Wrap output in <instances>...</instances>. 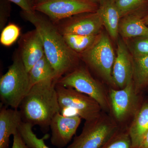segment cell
I'll return each instance as SVG.
<instances>
[{
    "mask_svg": "<svg viewBox=\"0 0 148 148\" xmlns=\"http://www.w3.org/2000/svg\"><path fill=\"white\" fill-rule=\"evenodd\" d=\"M119 130L112 120L101 115L93 120L86 121L82 132L67 148H101Z\"/></svg>",
    "mask_w": 148,
    "mask_h": 148,
    "instance_id": "obj_4",
    "label": "cell"
},
{
    "mask_svg": "<svg viewBox=\"0 0 148 148\" xmlns=\"http://www.w3.org/2000/svg\"><path fill=\"white\" fill-rule=\"evenodd\" d=\"M140 148H148V131L143 138Z\"/></svg>",
    "mask_w": 148,
    "mask_h": 148,
    "instance_id": "obj_29",
    "label": "cell"
},
{
    "mask_svg": "<svg viewBox=\"0 0 148 148\" xmlns=\"http://www.w3.org/2000/svg\"><path fill=\"white\" fill-rule=\"evenodd\" d=\"M56 88L61 111L73 109L86 121L93 120L101 116V106L91 97L73 88L56 84Z\"/></svg>",
    "mask_w": 148,
    "mask_h": 148,
    "instance_id": "obj_8",
    "label": "cell"
},
{
    "mask_svg": "<svg viewBox=\"0 0 148 148\" xmlns=\"http://www.w3.org/2000/svg\"><path fill=\"white\" fill-rule=\"evenodd\" d=\"M85 61L107 82L114 85L112 71L116 56L108 36L99 34L93 45L82 53Z\"/></svg>",
    "mask_w": 148,
    "mask_h": 148,
    "instance_id": "obj_6",
    "label": "cell"
},
{
    "mask_svg": "<svg viewBox=\"0 0 148 148\" xmlns=\"http://www.w3.org/2000/svg\"><path fill=\"white\" fill-rule=\"evenodd\" d=\"M34 1V3L35 2L37 1H39V0H33Z\"/></svg>",
    "mask_w": 148,
    "mask_h": 148,
    "instance_id": "obj_32",
    "label": "cell"
},
{
    "mask_svg": "<svg viewBox=\"0 0 148 148\" xmlns=\"http://www.w3.org/2000/svg\"><path fill=\"white\" fill-rule=\"evenodd\" d=\"M62 25L59 32L61 34H73L82 36L99 34L103 22L97 12L86 13L67 21Z\"/></svg>",
    "mask_w": 148,
    "mask_h": 148,
    "instance_id": "obj_12",
    "label": "cell"
},
{
    "mask_svg": "<svg viewBox=\"0 0 148 148\" xmlns=\"http://www.w3.org/2000/svg\"><path fill=\"white\" fill-rule=\"evenodd\" d=\"M28 73L32 87L48 79H58L55 70L45 55L34 65Z\"/></svg>",
    "mask_w": 148,
    "mask_h": 148,
    "instance_id": "obj_18",
    "label": "cell"
},
{
    "mask_svg": "<svg viewBox=\"0 0 148 148\" xmlns=\"http://www.w3.org/2000/svg\"><path fill=\"white\" fill-rule=\"evenodd\" d=\"M19 6L24 12L32 13L35 12L34 10V2L33 0H7Z\"/></svg>",
    "mask_w": 148,
    "mask_h": 148,
    "instance_id": "obj_27",
    "label": "cell"
},
{
    "mask_svg": "<svg viewBox=\"0 0 148 148\" xmlns=\"http://www.w3.org/2000/svg\"><path fill=\"white\" fill-rule=\"evenodd\" d=\"M12 148H29L22 140L18 131L13 135Z\"/></svg>",
    "mask_w": 148,
    "mask_h": 148,
    "instance_id": "obj_28",
    "label": "cell"
},
{
    "mask_svg": "<svg viewBox=\"0 0 148 148\" xmlns=\"http://www.w3.org/2000/svg\"><path fill=\"white\" fill-rule=\"evenodd\" d=\"M33 127L32 124L23 121L18 127V132L27 147L29 148H50L45 142L47 136L38 138L33 132Z\"/></svg>",
    "mask_w": 148,
    "mask_h": 148,
    "instance_id": "obj_21",
    "label": "cell"
},
{
    "mask_svg": "<svg viewBox=\"0 0 148 148\" xmlns=\"http://www.w3.org/2000/svg\"><path fill=\"white\" fill-rule=\"evenodd\" d=\"M143 21L146 25L148 26V10L143 17Z\"/></svg>",
    "mask_w": 148,
    "mask_h": 148,
    "instance_id": "obj_30",
    "label": "cell"
},
{
    "mask_svg": "<svg viewBox=\"0 0 148 148\" xmlns=\"http://www.w3.org/2000/svg\"><path fill=\"white\" fill-rule=\"evenodd\" d=\"M20 34L19 27L15 24H9L2 29L0 42L5 46H10L16 41Z\"/></svg>",
    "mask_w": 148,
    "mask_h": 148,
    "instance_id": "obj_25",
    "label": "cell"
},
{
    "mask_svg": "<svg viewBox=\"0 0 148 148\" xmlns=\"http://www.w3.org/2000/svg\"><path fill=\"white\" fill-rule=\"evenodd\" d=\"M114 85L123 88L132 81L133 57L126 44L121 40L117 42L116 56L112 71Z\"/></svg>",
    "mask_w": 148,
    "mask_h": 148,
    "instance_id": "obj_11",
    "label": "cell"
},
{
    "mask_svg": "<svg viewBox=\"0 0 148 148\" xmlns=\"http://www.w3.org/2000/svg\"><path fill=\"white\" fill-rule=\"evenodd\" d=\"M133 148H140L148 131V103H145L135 115L128 130Z\"/></svg>",
    "mask_w": 148,
    "mask_h": 148,
    "instance_id": "obj_17",
    "label": "cell"
},
{
    "mask_svg": "<svg viewBox=\"0 0 148 148\" xmlns=\"http://www.w3.org/2000/svg\"><path fill=\"white\" fill-rule=\"evenodd\" d=\"M22 14L39 34L46 57L55 70L58 79L75 69L77 53L67 45L59 30L36 12L32 13L23 12Z\"/></svg>",
    "mask_w": 148,
    "mask_h": 148,
    "instance_id": "obj_1",
    "label": "cell"
},
{
    "mask_svg": "<svg viewBox=\"0 0 148 148\" xmlns=\"http://www.w3.org/2000/svg\"><path fill=\"white\" fill-rule=\"evenodd\" d=\"M110 97L114 116L117 120L123 121L135 112L138 98L133 82L121 90L112 88Z\"/></svg>",
    "mask_w": 148,
    "mask_h": 148,
    "instance_id": "obj_9",
    "label": "cell"
},
{
    "mask_svg": "<svg viewBox=\"0 0 148 148\" xmlns=\"http://www.w3.org/2000/svg\"><path fill=\"white\" fill-rule=\"evenodd\" d=\"M11 7L9 1L7 0H1L0 15H1V29H3L7 18L10 13Z\"/></svg>",
    "mask_w": 148,
    "mask_h": 148,
    "instance_id": "obj_26",
    "label": "cell"
},
{
    "mask_svg": "<svg viewBox=\"0 0 148 148\" xmlns=\"http://www.w3.org/2000/svg\"><path fill=\"white\" fill-rule=\"evenodd\" d=\"M121 17L135 12H140V10L148 4V0H115Z\"/></svg>",
    "mask_w": 148,
    "mask_h": 148,
    "instance_id": "obj_22",
    "label": "cell"
},
{
    "mask_svg": "<svg viewBox=\"0 0 148 148\" xmlns=\"http://www.w3.org/2000/svg\"><path fill=\"white\" fill-rule=\"evenodd\" d=\"M31 87L29 73L21 58H16L0 79L1 101L5 107L18 109Z\"/></svg>",
    "mask_w": 148,
    "mask_h": 148,
    "instance_id": "obj_3",
    "label": "cell"
},
{
    "mask_svg": "<svg viewBox=\"0 0 148 148\" xmlns=\"http://www.w3.org/2000/svg\"><path fill=\"white\" fill-rule=\"evenodd\" d=\"M141 12L123 16L120 21L119 33L123 38L131 39L148 36V26L143 21Z\"/></svg>",
    "mask_w": 148,
    "mask_h": 148,
    "instance_id": "obj_16",
    "label": "cell"
},
{
    "mask_svg": "<svg viewBox=\"0 0 148 148\" xmlns=\"http://www.w3.org/2000/svg\"><path fill=\"white\" fill-rule=\"evenodd\" d=\"M97 3L92 0H39L34 3V10L45 14L54 21L96 12Z\"/></svg>",
    "mask_w": 148,
    "mask_h": 148,
    "instance_id": "obj_5",
    "label": "cell"
},
{
    "mask_svg": "<svg viewBox=\"0 0 148 148\" xmlns=\"http://www.w3.org/2000/svg\"><path fill=\"white\" fill-rule=\"evenodd\" d=\"M101 148H133L128 131L119 130Z\"/></svg>",
    "mask_w": 148,
    "mask_h": 148,
    "instance_id": "obj_23",
    "label": "cell"
},
{
    "mask_svg": "<svg viewBox=\"0 0 148 148\" xmlns=\"http://www.w3.org/2000/svg\"><path fill=\"white\" fill-rule=\"evenodd\" d=\"M7 108L5 106L0 111V148L9 147L10 137L18 132L23 121L20 110Z\"/></svg>",
    "mask_w": 148,
    "mask_h": 148,
    "instance_id": "obj_14",
    "label": "cell"
},
{
    "mask_svg": "<svg viewBox=\"0 0 148 148\" xmlns=\"http://www.w3.org/2000/svg\"><path fill=\"white\" fill-rule=\"evenodd\" d=\"M81 117L78 115L66 116L56 114L51 122V143L58 148H63L71 140L76 134L81 121Z\"/></svg>",
    "mask_w": 148,
    "mask_h": 148,
    "instance_id": "obj_10",
    "label": "cell"
},
{
    "mask_svg": "<svg viewBox=\"0 0 148 148\" xmlns=\"http://www.w3.org/2000/svg\"><path fill=\"white\" fill-rule=\"evenodd\" d=\"M45 55L42 40L36 29L24 36L21 44V59L29 73L37 62Z\"/></svg>",
    "mask_w": 148,
    "mask_h": 148,
    "instance_id": "obj_13",
    "label": "cell"
},
{
    "mask_svg": "<svg viewBox=\"0 0 148 148\" xmlns=\"http://www.w3.org/2000/svg\"><path fill=\"white\" fill-rule=\"evenodd\" d=\"M96 12L101 17L103 26L113 40L118 37L121 17L115 0H101Z\"/></svg>",
    "mask_w": 148,
    "mask_h": 148,
    "instance_id": "obj_15",
    "label": "cell"
},
{
    "mask_svg": "<svg viewBox=\"0 0 148 148\" xmlns=\"http://www.w3.org/2000/svg\"><path fill=\"white\" fill-rule=\"evenodd\" d=\"M93 1L97 3L98 2L100 1L101 0H92Z\"/></svg>",
    "mask_w": 148,
    "mask_h": 148,
    "instance_id": "obj_31",
    "label": "cell"
},
{
    "mask_svg": "<svg viewBox=\"0 0 148 148\" xmlns=\"http://www.w3.org/2000/svg\"><path fill=\"white\" fill-rule=\"evenodd\" d=\"M134 84L136 92L148 84V55L133 58Z\"/></svg>",
    "mask_w": 148,
    "mask_h": 148,
    "instance_id": "obj_19",
    "label": "cell"
},
{
    "mask_svg": "<svg viewBox=\"0 0 148 148\" xmlns=\"http://www.w3.org/2000/svg\"><path fill=\"white\" fill-rule=\"evenodd\" d=\"M62 35L67 45L77 53L85 52L93 45L98 36V35L85 36L73 34Z\"/></svg>",
    "mask_w": 148,
    "mask_h": 148,
    "instance_id": "obj_20",
    "label": "cell"
},
{
    "mask_svg": "<svg viewBox=\"0 0 148 148\" xmlns=\"http://www.w3.org/2000/svg\"><path fill=\"white\" fill-rule=\"evenodd\" d=\"M56 84L71 88L88 95L95 100L106 112L110 109L106 92L101 84L84 68L75 69L58 79Z\"/></svg>",
    "mask_w": 148,
    "mask_h": 148,
    "instance_id": "obj_7",
    "label": "cell"
},
{
    "mask_svg": "<svg viewBox=\"0 0 148 148\" xmlns=\"http://www.w3.org/2000/svg\"><path fill=\"white\" fill-rule=\"evenodd\" d=\"M57 80L49 78L31 87L19 108L23 121L47 129L52 119L61 111L56 85Z\"/></svg>",
    "mask_w": 148,
    "mask_h": 148,
    "instance_id": "obj_2",
    "label": "cell"
},
{
    "mask_svg": "<svg viewBox=\"0 0 148 148\" xmlns=\"http://www.w3.org/2000/svg\"><path fill=\"white\" fill-rule=\"evenodd\" d=\"M127 46L133 58L148 55V36L134 38Z\"/></svg>",
    "mask_w": 148,
    "mask_h": 148,
    "instance_id": "obj_24",
    "label": "cell"
}]
</instances>
